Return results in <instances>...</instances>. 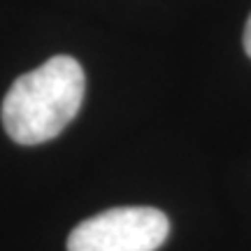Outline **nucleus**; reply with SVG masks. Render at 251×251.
I'll return each instance as SVG.
<instances>
[{
    "instance_id": "1",
    "label": "nucleus",
    "mask_w": 251,
    "mask_h": 251,
    "mask_svg": "<svg viewBox=\"0 0 251 251\" xmlns=\"http://www.w3.org/2000/svg\"><path fill=\"white\" fill-rule=\"evenodd\" d=\"M86 77L70 56H54L40 68L21 75L2 100V126L19 144L54 140L77 117Z\"/></svg>"
},
{
    "instance_id": "2",
    "label": "nucleus",
    "mask_w": 251,
    "mask_h": 251,
    "mask_svg": "<svg viewBox=\"0 0 251 251\" xmlns=\"http://www.w3.org/2000/svg\"><path fill=\"white\" fill-rule=\"evenodd\" d=\"M170 235L153 207H117L86 219L68 237V251H156Z\"/></svg>"
},
{
    "instance_id": "3",
    "label": "nucleus",
    "mask_w": 251,
    "mask_h": 251,
    "mask_svg": "<svg viewBox=\"0 0 251 251\" xmlns=\"http://www.w3.org/2000/svg\"><path fill=\"white\" fill-rule=\"evenodd\" d=\"M244 49H247V54L251 58V17L247 21V28H244Z\"/></svg>"
}]
</instances>
